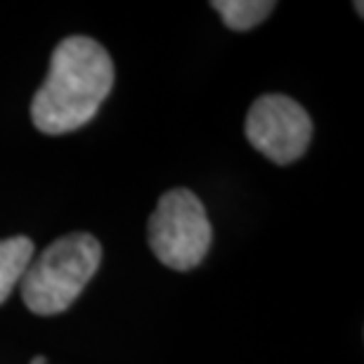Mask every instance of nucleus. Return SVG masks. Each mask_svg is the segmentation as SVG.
Instances as JSON below:
<instances>
[{"label": "nucleus", "instance_id": "obj_5", "mask_svg": "<svg viewBox=\"0 0 364 364\" xmlns=\"http://www.w3.org/2000/svg\"><path fill=\"white\" fill-rule=\"evenodd\" d=\"M33 260V242L28 237L0 239V305L21 282L26 267Z\"/></svg>", "mask_w": 364, "mask_h": 364}, {"label": "nucleus", "instance_id": "obj_6", "mask_svg": "<svg viewBox=\"0 0 364 364\" xmlns=\"http://www.w3.org/2000/svg\"><path fill=\"white\" fill-rule=\"evenodd\" d=\"M210 7L218 10L225 26L232 31H249L270 17L277 3L272 0H213Z\"/></svg>", "mask_w": 364, "mask_h": 364}, {"label": "nucleus", "instance_id": "obj_1", "mask_svg": "<svg viewBox=\"0 0 364 364\" xmlns=\"http://www.w3.org/2000/svg\"><path fill=\"white\" fill-rule=\"evenodd\" d=\"M114 85V62L88 36L55 48L48 78L31 100V121L46 135H67L95 119Z\"/></svg>", "mask_w": 364, "mask_h": 364}, {"label": "nucleus", "instance_id": "obj_3", "mask_svg": "<svg viewBox=\"0 0 364 364\" xmlns=\"http://www.w3.org/2000/svg\"><path fill=\"white\" fill-rule=\"evenodd\" d=\"M149 249L166 267L189 272L206 258L210 249V230L206 208L192 189L178 187L166 192L147 225Z\"/></svg>", "mask_w": 364, "mask_h": 364}, {"label": "nucleus", "instance_id": "obj_7", "mask_svg": "<svg viewBox=\"0 0 364 364\" xmlns=\"http://www.w3.org/2000/svg\"><path fill=\"white\" fill-rule=\"evenodd\" d=\"M31 364H48V360L43 358V355H38V358H33V360H31Z\"/></svg>", "mask_w": 364, "mask_h": 364}, {"label": "nucleus", "instance_id": "obj_2", "mask_svg": "<svg viewBox=\"0 0 364 364\" xmlns=\"http://www.w3.org/2000/svg\"><path fill=\"white\" fill-rule=\"evenodd\" d=\"M102 263V246L88 232L53 242L21 277V301L33 315L53 317L69 310Z\"/></svg>", "mask_w": 364, "mask_h": 364}, {"label": "nucleus", "instance_id": "obj_4", "mask_svg": "<svg viewBox=\"0 0 364 364\" xmlns=\"http://www.w3.org/2000/svg\"><path fill=\"white\" fill-rule=\"evenodd\" d=\"M246 137L277 166L298 161L312 140L310 114L287 95H263L246 116Z\"/></svg>", "mask_w": 364, "mask_h": 364}]
</instances>
